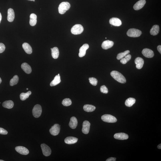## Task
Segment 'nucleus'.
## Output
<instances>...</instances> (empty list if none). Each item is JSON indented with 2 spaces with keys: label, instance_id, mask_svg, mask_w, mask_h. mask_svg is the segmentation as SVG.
<instances>
[{
  "label": "nucleus",
  "instance_id": "obj_1",
  "mask_svg": "<svg viewBox=\"0 0 161 161\" xmlns=\"http://www.w3.org/2000/svg\"><path fill=\"white\" fill-rule=\"evenodd\" d=\"M110 75L114 80L121 83H126V80L125 77L120 72L116 71H112Z\"/></svg>",
  "mask_w": 161,
  "mask_h": 161
},
{
  "label": "nucleus",
  "instance_id": "obj_2",
  "mask_svg": "<svg viewBox=\"0 0 161 161\" xmlns=\"http://www.w3.org/2000/svg\"><path fill=\"white\" fill-rule=\"evenodd\" d=\"M70 5L68 2H63L61 3L59 6L58 10L59 13L61 14H64L70 8Z\"/></svg>",
  "mask_w": 161,
  "mask_h": 161
},
{
  "label": "nucleus",
  "instance_id": "obj_3",
  "mask_svg": "<svg viewBox=\"0 0 161 161\" xmlns=\"http://www.w3.org/2000/svg\"><path fill=\"white\" fill-rule=\"evenodd\" d=\"M142 34V32L140 30L135 28L129 29L127 32L128 36L132 38H137L140 36Z\"/></svg>",
  "mask_w": 161,
  "mask_h": 161
},
{
  "label": "nucleus",
  "instance_id": "obj_4",
  "mask_svg": "<svg viewBox=\"0 0 161 161\" xmlns=\"http://www.w3.org/2000/svg\"><path fill=\"white\" fill-rule=\"evenodd\" d=\"M84 28L81 25L75 24L73 26L71 29L72 33L74 35H78L81 34L83 32Z\"/></svg>",
  "mask_w": 161,
  "mask_h": 161
},
{
  "label": "nucleus",
  "instance_id": "obj_5",
  "mask_svg": "<svg viewBox=\"0 0 161 161\" xmlns=\"http://www.w3.org/2000/svg\"><path fill=\"white\" fill-rule=\"evenodd\" d=\"M102 120L104 122L108 123H115L117 121L116 118L110 114H105L102 116Z\"/></svg>",
  "mask_w": 161,
  "mask_h": 161
},
{
  "label": "nucleus",
  "instance_id": "obj_6",
  "mask_svg": "<svg viewBox=\"0 0 161 161\" xmlns=\"http://www.w3.org/2000/svg\"><path fill=\"white\" fill-rule=\"evenodd\" d=\"M42 108L41 105L36 104L34 106L32 109V114L34 117L38 118L41 116L42 113Z\"/></svg>",
  "mask_w": 161,
  "mask_h": 161
},
{
  "label": "nucleus",
  "instance_id": "obj_7",
  "mask_svg": "<svg viewBox=\"0 0 161 161\" xmlns=\"http://www.w3.org/2000/svg\"><path fill=\"white\" fill-rule=\"evenodd\" d=\"M60 130V125L58 124H55L50 130V132L52 135L56 136L59 134Z\"/></svg>",
  "mask_w": 161,
  "mask_h": 161
},
{
  "label": "nucleus",
  "instance_id": "obj_8",
  "mask_svg": "<svg viewBox=\"0 0 161 161\" xmlns=\"http://www.w3.org/2000/svg\"><path fill=\"white\" fill-rule=\"evenodd\" d=\"M41 146L44 155L46 156L50 155L52 153V150L49 146L44 144H42Z\"/></svg>",
  "mask_w": 161,
  "mask_h": 161
},
{
  "label": "nucleus",
  "instance_id": "obj_9",
  "mask_svg": "<svg viewBox=\"0 0 161 161\" xmlns=\"http://www.w3.org/2000/svg\"><path fill=\"white\" fill-rule=\"evenodd\" d=\"M90 124L87 120H85L83 122L82 132L84 134H88L90 128Z\"/></svg>",
  "mask_w": 161,
  "mask_h": 161
},
{
  "label": "nucleus",
  "instance_id": "obj_10",
  "mask_svg": "<svg viewBox=\"0 0 161 161\" xmlns=\"http://www.w3.org/2000/svg\"><path fill=\"white\" fill-rule=\"evenodd\" d=\"M142 54L146 57L152 58L154 56V52L148 48L144 49L142 51Z\"/></svg>",
  "mask_w": 161,
  "mask_h": 161
},
{
  "label": "nucleus",
  "instance_id": "obj_11",
  "mask_svg": "<svg viewBox=\"0 0 161 161\" xmlns=\"http://www.w3.org/2000/svg\"><path fill=\"white\" fill-rule=\"evenodd\" d=\"M15 149L17 152L21 154L26 155L29 153L28 150L24 146H16L15 148Z\"/></svg>",
  "mask_w": 161,
  "mask_h": 161
},
{
  "label": "nucleus",
  "instance_id": "obj_12",
  "mask_svg": "<svg viewBox=\"0 0 161 161\" xmlns=\"http://www.w3.org/2000/svg\"><path fill=\"white\" fill-rule=\"evenodd\" d=\"M114 44V42L112 41L109 40H106L102 43V47L104 49L107 50L112 48Z\"/></svg>",
  "mask_w": 161,
  "mask_h": 161
},
{
  "label": "nucleus",
  "instance_id": "obj_13",
  "mask_svg": "<svg viewBox=\"0 0 161 161\" xmlns=\"http://www.w3.org/2000/svg\"><path fill=\"white\" fill-rule=\"evenodd\" d=\"M146 3V0H140L134 4V8L135 10H138L143 8Z\"/></svg>",
  "mask_w": 161,
  "mask_h": 161
},
{
  "label": "nucleus",
  "instance_id": "obj_14",
  "mask_svg": "<svg viewBox=\"0 0 161 161\" xmlns=\"http://www.w3.org/2000/svg\"><path fill=\"white\" fill-rule=\"evenodd\" d=\"M89 48V46L88 44H83L80 48L79 56L80 57L84 56L86 54V50L88 49Z\"/></svg>",
  "mask_w": 161,
  "mask_h": 161
},
{
  "label": "nucleus",
  "instance_id": "obj_15",
  "mask_svg": "<svg viewBox=\"0 0 161 161\" xmlns=\"http://www.w3.org/2000/svg\"><path fill=\"white\" fill-rule=\"evenodd\" d=\"M134 62L136 64V68L138 69H142L143 67L144 61L143 59L140 57H138L136 58Z\"/></svg>",
  "mask_w": 161,
  "mask_h": 161
},
{
  "label": "nucleus",
  "instance_id": "obj_16",
  "mask_svg": "<svg viewBox=\"0 0 161 161\" xmlns=\"http://www.w3.org/2000/svg\"><path fill=\"white\" fill-rule=\"evenodd\" d=\"M114 138L120 140H126L129 136L128 134L124 133H117L114 134Z\"/></svg>",
  "mask_w": 161,
  "mask_h": 161
},
{
  "label": "nucleus",
  "instance_id": "obj_17",
  "mask_svg": "<svg viewBox=\"0 0 161 161\" xmlns=\"http://www.w3.org/2000/svg\"><path fill=\"white\" fill-rule=\"evenodd\" d=\"M15 18L14 11L13 9L9 8L8 11L7 20L9 22H12L14 21Z\"/></svg>",
  "mask_w": 161,
  "mask_h": 161
},
{
  "label": "nucleus",
  "instance_id": "obj_18",
  "mask_svg": "<svg viewBox=\"0 0 161 161\" xmlns=\"http://www.w3.org/2000/svg\"><path fill=\"white\" fill-rule=\"evenodd\" d=\"M110 24L116 26H120L121 25L122 22L120 20L117 18H112L110 20Z\"/></svg>",
  "mask_w": 161,
  "mask_h": 161
},
{
  "label": "nucleus",
  "instance_id": "obj_19",
  "mask_svg": "<svg viewBox=\"0 0 161 161\" xmlns=\"http://www.w3.org/2000/svg\"><path fill=\"white\" fill-rule=\"evenodd\" d=\"M78 125V121L75 117H72L70 118L69 126L72 129H75Z\"/></svg>",
  "mask_w": 161,
  "mask_h": 161
},
{
  "label": "nucleus",
  "instance_id": "obj_20",
  "mask_svg": "<svg viewBox=\"0 0 161 161\" xmlns=\"http://www.w3.org/2000/svg\"><path fill=\"white\" fill-rule=\"evenodd\" d=\"M21 68L26 74H29L32 72V69L31 67L27 63H23L21 65Z\"/></svg>",
  "mask_w": 161,
  "mask_h": 161
},
{
  "label": "nucleus",
  "instance_id": "obj_21",
  "mask_svg": "<svg viewBox=\"0 0 161 161\" xmlns=\"http://www.w3.org/2000/svg\"><path fill=\"white\" fill-rule=\"evenodd\" d=\"M78 139L77 138L73 137H68L66 138L64 140L66 143L68 144H72L76 143L78 141Z\"/></svg>",
  "mask_w": 161,
  "mask_h": 161
},
{
  "label": "nucleus",
  "instance_id": "obj_22",
  "mask_svg": "<svg viewBox=\"0 0 161 161\" xmlns=\"http://www.w3.org/2000/svg\"><path fill=\"white\" fill-rule=\"evenodd\" d=\"M22 47L26 53L31 54L32 52V49L31 46L27 43H24L22 44Z\"/></svg>",
  "mask_w": 161,
  "mask_h": 161
},
{
  "label": "nucleus",
  "instance_id": "obj_23",
  "mask_svg": "<svg viewBox=\"0 0 161 161\" xmlns=\"http://www.w3.org/2000/svg\"><path fill=\"white\" fill-rule=\"evenodd\" d=\"M160 30L159 26L158 25H155L153 26L150 30V34L153 36L157 35L159 33Z\"/></svg>",
  "mask_w": 161,
  "mask_h": 161
},
{
  "label": "nucleus",
  "instance_id": "obj_24",
  "mask_svg": "<svg viewBox=\"0 0 161 161\" xmlns=\"http://www.w3.org/2000/svg\"><path fill=\"white\" fill-rule=\"evenodd\" d=\"M2 106L4 108L8 109H11L13 107L14 103L12 100H7L3 102Z\"/></svg>",
  "mask_w": 161,
  "mask_h": 161
},
{
  "label": "nucleus",
  "instance_id": "obj_25",
  "mask_svg": "<svg viewBox=\"0 0 161 161\" xmlns=\"http://www.w3.org/2000/svg\"><path fill=\"white\" fill-rule=\"evenodd\" d=\"M61 82V80L60 75H56L54 78V80L51 82L50 84V86H56L59 84Z\"/></svg>",
  "mask_w": 161,
  "mask_h": 161
},
{
  "label": "nucleus",
  "instance_id": "obj_26",
  "mask_svg": "<svg viewBox=\"0 0 161 161\" xmlns=\"http://www.w3.org/2000/svg\"><path fill=\"white\" fill-rule=\"evenodd\" d=\"M96 107L92 105L86 104L83 106V109L86 112H91L95 110Z\"/></svg>",
  "mask_w": 161,
  "mask_h": 161
},
{
  "label": "nucleus",
  "instance_id": "obj_27",
  "mask_svg": "<svg viewBox=\"0 0 161 161\" xmlns=\"http://www.w3.org/2000/svg\"><path fill=\"white\" fill-rule=\"evenodd\" d=\"M30 24L32 26H34L37 23V16L34 14H32L30 16Z\"/></svg>",
  "mask_w": 161,
  "mask_h": 161
},
{
  "label": "nucleus",
  "instance_id": "obj_28",
  "mask_svg": "<svg viewBox=\"0 0 161 161\" xmlns=\"http://www.w3.org/2000/svg\"><path fill=\"white\" fill-rule=\"evenodd\" d=\"M136 102V100L135 98H130L127 99L125 102V105L128 107H131L134 105Z\"/></svg>",
  "mask_w": 161,
  "mask_h": 161
},
{
  "label": "nucleus",
  "instance_id": "obj_29",
  "mask_svg": "<svg viewBox=\"0 0 161 161\" xmlns=\"http://www.w3.org/2000/svg\"><path fill=\"white\" fill-rule=\"evenodd\" d=\"M52 56L54 59H57L58 58L59 55V51L58 48L55 47L52 48Z\"/></svg>",
  "mask_w": 161,
  "mask_h": 161
},
{
  "label": "nucleus",
  "instance_id": "obj_30",
  "mask_svg": "<svg viewBox=\"0 0 161 161\" xmlns=\"http://www.w3.org/2000/svg\"><path fill=\"white\" fill-rule=\"evenodd\" d=\"M32 94V92L30 91H29L26 93H22L20 95V99L21 100H24L28 98V97Z\"/></svg>",
  "mask_w": 161,
  "mask_h": 161
},
{
  "label": "nucleus",
  "instance_id": "obj_31",
  "mask_svg": "<svg viewBox=\"0 0 161 161\" xmlns=\"http://www.w3.org/2000/svg\"><path fill=\"white\" fill-rule=\"evenodd\" d=\"M130 53V51L129 50H127L125 51V52H123L119 53L117 56V59L118 60L122 59V58H124L126 56L129 54Z\"/></svg>",
  "mask_w": 161,
  "mask_h": 161
},
{
  "label": "nucleus",
  "instance_id": "obj_32",
  "mask_svg": "<svg viewBox=\"0 0 161 161\" xmlns=\"http://www.w3.org/2000/svg\"><path fill=\"white\" fill-rule=\"evenodd\" d=\"M18 80H19V78H18V76H14L13 78H12L10 80V86H12L18 83Z\"/></svg>",
  "mask_w": 161,
  "mask_h": 161
},
{
  "label": "nucleus",
  "instance_id": "obj_33",
  "mask_svg": "<svg viewBox=\"0 0 161 161\" xmlns=\"http://www.w3.org/2000/svg\"><path fill=\"white\" fill-rule=\"evenodd\" d=\"M131 58V56L130 54H128L124 58L120 60V62L123 64H125L130 61Z\"/></svg>",
  "mask_w": 161,
  "mask_h": 161
},
{
  "label": "nucleus",
  "instance_id": "obj_34",
  "mask_svg": "<svg viewBox=\"0 0 161 161\" xmlns=\"http://www.w3.org/2000/svg\"><path fill=\"white\" fill-rule=\"evenodd\" d=\"M62 104L64 106H68L72 104V100L68 98H65L62 100Z\"/></svg>",
  "mask_w": 161,
  "mask_h": 161
},
{
  "label": "nucleus",
  "instance_id": "obj_35",
  "mask_svg": "<svg viewBox=\"0 0 161 161\" xmlns=\"http://www.w3.org/2000/svg\"><path fill=\"white\" fill-rule=\"evenodd\" d=\"M89 82L90 84L92 86H96L97 84L98 80L96 78L94 77H91L89 78Z\"/></svg>",
  "mask_w": 161,
  "mask_h": 161
},
{
  "label": "nucleus",
  "instance_id": "obj_36",
  "mask_svg": "<svg viewBox=\"0 0 161 161\" xmlns=\"http://www.w3.org/2000/svg\"><path fill=\"white\" fill-rule=\"evenodd\" d=\"M100 92L104 94H107L108 92L107 88L105 86H102L100 88Z\"/></svg>",
  "mask_w": 161,
  "mask_h": 161
},
{
  "label": "nucleus",
  "instance_id": "obj_37",
  "mask_svg": "<svg viewBox=\"0 0 161 161\" xmlns=\"http://www.w3.org/2000/svg\"><path fill=\"white\" fill-rule=\"evenodd\" d=\"M6 47L2 43H0V53H2L5 50Z\"/></svg>",
  "mask_w": 161,
  "mask_h": 161
},
{
  "label": "nucleus",
  "instance_id": "obj_38",
  "mask_svg": "<svg viewBox=\"0 0 161 161\" xmlns=\"http://www.w3.org/2000/svg\"><path fill=\"white\" fill-rule=\"evenodd\" d=\"M8 134V132L6 130L2 128H0V134L6 135Z\"/></svg>",
  "mask_w": 161,
  "mask_h": 161
},
{
  "label": "nucleus",
  "instance_id": "obj_39",
  "mask_svg": "<svg viewBox=\"0 0 161 161\" xmlns=\"http://www.w3.org/2000/svg\"><path fill=\"white\" fill-rule=\"evenodd\" d=\"M116 158H115L111 157L109 158L106 160V161H115Z\"/></svg>",
  "mask_w": 161,
  "mask_h": 161
},
{
  "label": "nucleus",
  "instance_id": "obj_40",
  "mask_svg": "<svg viewBox=\"0 0 161 161\" xmlns=\"http://www.w3.org/2000/svg\"><path fill=\"white\" fill-rule=\"evenodd\" d=\"M158 50L159 52H160V54H161V45H159L157 47Z\"/></svg>",
  "mask_w": 161,
  "mask_h": 161
},
{
  "label": "nucleus",
  "instance_id": "obj_41",
  "mask_svg": "<svg viewBox=\"0 0 161 161\" xmlns=\"http://www.w3.org/2000/svg\"><path fill=\"white\" fill-rule=\"evenodd\" d=\"M158 148H159V149H161V144H159L158 146Z\"/></svg>",
  "mask_w": 161,
  "mask_h": 161
},
{
  "label": "nucleus",
  "instance_id": "obj_42",
  "mask_svg": "<svg viewBox=\"0 0 161 161\" xmlns=\"http://www.w3.org/2000/svg\"><path fill=\"white\" fill-rule=\"evenodd\" d=\"M2 18V16L1 13H0V23L1 22Z\"/></svg>",
  "mask_w": 161,
  "mask_h": 161
},
{
  "label": "nucleus",
  "instance_id": "obj_43",
  "mask_svg": "<svg viewBox=\"0 0 161 161\" xmlns=\"http://www.w3.org/2000/svg\"><path fill=\"white\" fill-rule=\"evenodd\" d=\"M2 82V80L1 78H0V84Z\"/></svg>",
  "mask_w": 161,
  "mask_h": 161
},
{
  "label": "nucleus",
  "instance_id": "obj_44",
  "mask_svg": "<svg viewBox=\"0 0 161 161\" xmlns=\"http://www.w3.org/2000/svg\"><path fill=\"white\" fill-rule=\"evenodd\" d=\"M0 161H4V160H0Z\"/></svg>",
  "mask_w": 161,
  "mask_h": 161
},
{
  "label": "nucleus",
  "instance_id": "obj_45",
  "mask_svg": "<svg viewBox=\"0 0 161 161\" xmlns=\"http://www.w3.org/2000/svg\"><path fill=\"white\" fill-rule=\"evenodd\" d=\"M30 0V1H33V0Z\"/></svg>",
  "mask_w": 161,
  "mask_h": 161
},
{
  "label": "nucleus",
  "instance_id": "obj_46",
  "mask_svg": "<svg viewBox=\"0 0 161 161\" xmlns=\"http://www.w3.org/2000/svg\"><path fill=\"white\" fill-rule=\"evenodd\" d=\"M58 75H60V74H58Z\"/></svg>",
  "mask_w": 161,
  "mask_h": 161
},
{
  "label": "nucleus",
  "instance_id": "obj_47",
  "mask_svg": "<svg viewBox=\"0 0 161 161\" xmlns=\"http://www.w3.org/2000/svg\"><path fill=\"white\" fill-rule=\"evenodd\" d=\"M33 1H34V2H35V0H34Z\"/></svg>",
  "mask_w": 161,
  "mask_h": 161
},
{
  "label": "nucleus",
  "instance_id": "obj_48",
  "mask_svg": "<svg viewBox=\"0 0 161 161\" xmlns=\"http://www.w3.org/2000/svg\"><path fill=\"white\" fill-rule=\"evenodd\" d=\"M27 90H28V89L27 88Z\"/></svg>",
  "mask_w": 161,
  "mask_h": 161
}]
</instances>
